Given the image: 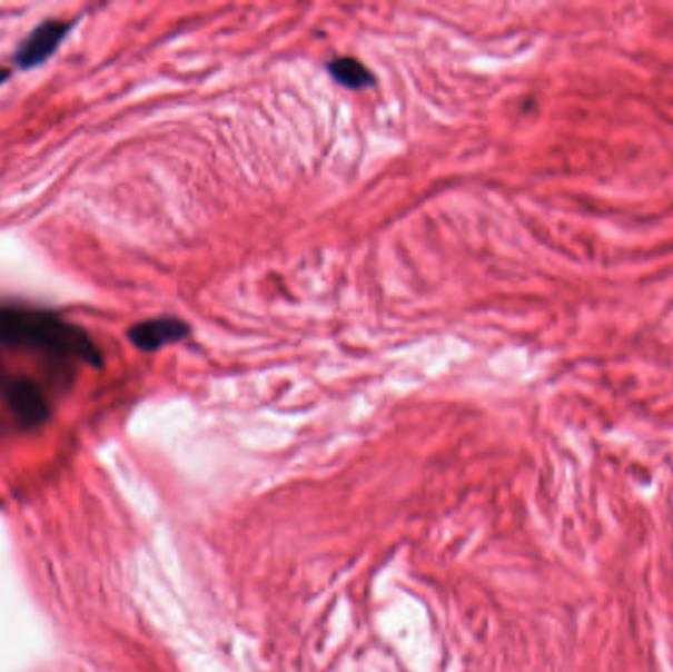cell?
<instances>
[{"mask_svg": "<svg viewBox=\"0 0 673 672\" xmlns=\"http://www.w3.org/2000/svg\"><path fill=\"white\" fill-rule=\"evenodd\" d=\"M0 344L99 367L101 352L86 332L48 312L0 308Z\"/></svg>", "mask_w": 673, "mask_h": 672, "instance_id": "cell-1", "label": "cell"}, {"mask_svg": "<svg viewBox=\"0 0 673 672\" xmlns=\"http://www.w3.org/2000/svg\"><path fill=\"white\" fill-rule=\"evenodd\" d=\"M4 401L22 428H38L50 418V405L34 381L24 377L10 381L4 388Z\"/></svg>", "mask_w": 673, "mask_h": 672, "instance_id": "cell-2", "label": "cell"}, {"mask_svg": "<svg viewBox=\"0 0 673 672\" xmlns=\"http://www.w3.org/2000/svg\"><path fill=\"white\" fill-rule=\"evenodd\" d=\"M68 22L48 20L34 28L24 42L20 43L17 52V63L20 69H32L50 60L58 50L61 40L68 36Z\"/></svg>", "mask_w": 673, "mask_h": 672, "instance_id": "cell-3", "label": "cell"}, {"mask_svg": "<svg viewBox=\"0 0 673 672\" xmlns=\"http://www.w3.org/2000/svg\"><path fill=\"white\" fill-rule=\"evenodd\" d=\"M191 334L189 324L184 319L164 318L146 319L128 329V339L137 345L140 352H158L164 345L178 344Z\"/></svg>", "mask_w": 673, "mask_h": 672, "instance_id": "cell-4", "label": "cell"}, {"mask_svg": "<svg viewBox=\"0 0 673 672\" xmlns=\"http://www.w3.org/2000/svg\"><path fill=\"white\" fill-rule=\"evenodd\" d=\"M327 69L339 86L349 87V89H365L375 83L373 71L355 58H337V60L329 61Z\"/></svg>", "mask_w": 673, "mask_h": 672, "instance_id": "cell-5", "label": "cell"}, {"mask_svg": "<svg viewBox=\"0 0 673 672\" xmlns=\"http://www.w3.org/2000/svg\"><path fill=\"white\" fill-rule=\"evenodd\" d=\"M10 78V71L7 68H0V83H4Z\"/></svg>", "mask_w": 673, "mask_h": 672, "instance_id": "cell-6", "label": "cell"}]
</instances>
